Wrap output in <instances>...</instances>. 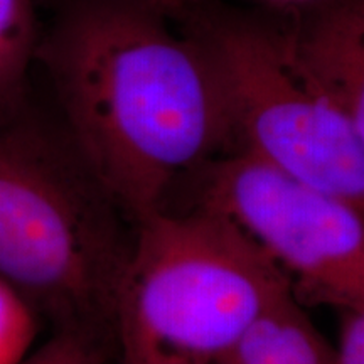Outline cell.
<instances>
[{
  "label": "cell",
  "mask_w": 364,
  "mask_h": 364,
  "mask_svg": "<svg viewBox=\"0 0 364 364\" xmlns=\"http://www.w3.org/2000/svg\"><path fill=\"white\" fill-rule=\"evenodd\" d=\"M36 65L58 118L134 225L230 152L201 0H61Z\"/></svg>",
  "instance_id": "1"
},
{
  "label": "cell",
  "mask_w": 364,
  "mask_h": 364,
  "mask_svg": "<svg viewBox=\"0 0 364 364\" xmlns=\"http://www.w3.org/2000/svg\"><path fill=\"white\" fill-rule=\"evenodd\" d=\"M135 225L59 118L27 103L0 122V280L54 329L115 344Z\"/></svg>",
  "instance_id": "2"
},
{
  "label": "cell",
  "mask_w": 364,
  "mask_h": 364,
  "mask_svg": "<svg viewBox=\"0 0 364 364\" xmlns=\"http://www.w3.org/2000/svg\"><path fill=\"white\" fill-rule=\"evenodd\" d=\"M292 295L270 258L225 218L164 209L135 225L113 307L118 364H213Z\"/></svg>",
  "instance_id": "3"
},
{
  "label": "cell",
  "mask_w": 364,
  "mask_h": 364,
  "mask_svg": "<svg viewBox=\"0 0 364 364\" xmlns=\"http://www.w3.org/2000/svg\"><path fill=\"white\" fill-rule=\"evenodd\" d=\"M231 149L364 209V130L295 53L289 26L201 2Z\"/></svg>",
  "instance_id": "4"
},
{
  "label": "cell",
  "mask_w": 364,
  "mask_h": 364,
  "mask_svg": "<svg viewBox=\"0 0 364 364\" xmlns=\"http://www.w3.org/2000/svg\"><path fill=\"white\" fill-rule=\"evenodd\" d=\"M181 186L189 193L184 208L238 228L284 273L300 306L364 309V209L238 150Z\"/></svg>",
  "instance_id": "5"
},
{
  "label": "cell",
  "mask_w": 364,
  "mask_h": 364,
  "mask_svg": "<svg viewBox=\"0 0 364 364\" xmlns=\"http://www.w3.org/2000/svg\"><path fill=\"white\" fill-rule=\"evenodd\" d=\"M287 26L306 70L364 130V0H317Z\"/></svg>",
  "instance_id": "6"
},
{
  "label": "cell",
  "mask_w": 364,
  "mask_h": 364,
  "mask_svg": "<svg viewBox=\"0 0 364 364\" xmlns=\"http://www.w3.org/2000/svg\"><path fill=\"white\" fill-rule=\"evenodd\" d=\"M332 346L294 295L262 314L213 364H331Z\"/></svg>",
  "instance_id": "7"
},
{
  "label": "cell",
  "mask_w": 364,
  "mask_h": 364,
  "mask_svg": "<svg viewBox=\"0 0 364 364\" xmlns=\"http://www.w3.org/2000/svg\"><path fill=\"white\" fill-rule=\"evenodd\" d=\"M39 36L34 0H0V122L31 102L29 75Z\"/></svg>",
  "instance_id": "8"
},
{
  "label": "cell",
  "mask_w": 364,
  "mask_h": 364,
  "mask_svg": "<svg viewBox=\"0 0 364 364\" xmlns=\"http://www.w3.org/2000/svg\"><path fill=\"white\" fill-rule=\"evenodd\" d=\"M115 344L83 329H54L53 338L17 364H113Z\"/></svg>",
  "instance_id": "9"
},
{
  "label": "cell",
  "mask_w": 364,
  "mask_h": 364,
  "mask_svg": "<svg viewBox=\"0 0 364 364\" xmlns=\"http://www.w3.org/2000/svg\"><path fill=\"white\" fill-rule=\"evenodd\" d=\"M38 316L7 284L0 280V364H17L29 351Z\"/></svg>",
  "instance_id": "10"
},
{
  "label": "cell",
  "mask_w": 364,
  "mask_h": 364,
  "mask_svg": "<svg viewBox=\"0 0 364 364\" xmlns=\"http://www.w3.org/2000/svg\"><path fill=\"white\" fill-rule=\"evenodd\" d=\"M331 364H364V309L341 311L338 344Z\"/></svg>",
  "instance_id": "11"
}]
</instances>
